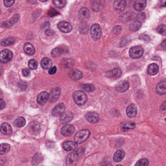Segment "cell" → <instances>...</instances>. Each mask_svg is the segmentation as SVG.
I'll return each instance as SVG.
<instances>
[{
  "instance_id": "obj_1",
  "label": "cell",
  "mask_w": 166,
  "mask_h": 166,
  "mask_svg": "<svg viewBox=\"0 0 166 166\" xmlns=\"http://www.w3.org/2000/svg\"><path fill=\"white\" fill-rule=\"evenodd\" d=\"M73 98L75 103L79 106L85 105L87 101V95L81 91H77L74 92Z\"/></svg>"
},
{
  "instance_id": "obj_2",
  "label": "cell",
  "mask_w": 166,
  "mask_h": 166,
  "mask_svg": "<svg viewBox=\"0 0 166 166\" xmlns=\"http://www.w3.org/2000/svg\"><path fill=\"white\" fill-rule=\"evenodd\" d=\"M91 133L89 130L84 129L80 130L75 136V142L77 144H81L86 141L90 137Z\"/></svg>"
},
{
  "instance_id": "obj_3",
  "label": "cell",
  "mask_w": 166,
  "mask_h": 166,
  "mask_svg": "<svg viewBox=\"0 0 166 166\" xmlns=\"http://www.w3.org/2000/svg\"><path fill=\"white\" fill-rule=\"evenodd\" d=\"M91 35L94 41H97L101 37L102 35L101 28L98 23H95L91 28Z\"/></svg>"
},
{
  "instance_id": "obj_4",
  "label": "cell",
  "mask_w": 166,
  "mask_h": 166,
  "mask_svg": "<svg viewBox=\"0 0 166 166\" xmlns=\"http://www.w3.org/2000/svg\"><path fill=\"white\" fill-rule=\"evenodd\" d=\"M144 50L141 47L136 46L132 47L129 51V55L132 59H138L143 55Z\"/></svg>"
},
{
  "instance_id": "obj_5",
  "label": "cell",
  "mask_w": 166,
  "mask_h": 166,
  "mask_svg": "<svg viewBox=\"0 0 166 166\" xmlns=\"http://www.w3.org/2000/svg\"><path fill=\"white\" fill-rule=\"evenodd\" d=\"M80 154L78 152H72L69 155H68L66 158V166H75L78 161V157Z\"/></svg>"
},
{
  "instance_id": "obj_6",
  "label": "cell",
  "mask_w": 166,
  "mask_h": 166,
  "mask_svg": "<svg viewBox=\"0 0 166 166\" xmlns=\"http://www.w3.org/2000/svg\"><path fill=\"white\" fill-rule=\"evenodd\" d=\"M13 57V53L9 49H4L1 52L0 60L2 63H7Z\"/></svg>"
},
{
  "instance_id": "obj_7",
  "label": "cell",
  "mask_w": 166,
  "mask_h": 166,
  "mask_svg": "<svg viewBox=\"0 0 166 166\" xmlns=\"http://www.w3.org/2000/svg\"><path fill=\"white\" fill-rule=\"evenodd\" d=\"M73 117L74 114L73 113L70 111L65 112L60 115L59 121L60 123L62 124H66L73 120Z\"/></svg>"
},
{
  "instance_id": "obj_8",
  "label": "cell",
  "mask_w": 166,
  "mask_h": 166,
  "mask_svg": "<svg viewBox=\"0 0 166 166\" xmlns=\"http://www.w3.org/2000/svg\"><path fill=\"white\" fill-rule=\"evenodd\" d=\"M58 27L60 31L65 33H69L73 29L71 25L65 21H62L58 23Z\"/></svg>"
},
{
  "instance_id": "obj_9",
  "label": "cell",
  "mask_w": 166,
  "mask_h": 166,
  "mask_svg": "<svg viewBox=\"0 0 166 166\" xmlns=\"http://www.w3.org/2000/svg\"><path fill=\"white\" fill-rule=\"evenodd\" d=\"M49 94L46 92H42L40 93L38 96L37 99L38 104L41 105H43L45 104L49 99Z\"/></svg>"
},
{
  "instance_id": "obj_10",
  "label": "cell",
  "mask_w": 166,
  "mask_h": 166,
  "mask_svg": "<svg viewBox=\"0 0 166 166\" xmlns=\"http://www.w3.org/2000/svg\"><path fill=\"white\" fill-rule=\"evenodd\" d=\"M65 105L63 103H59L52 110V114L53 116L58 117L62 115L65 112Z\"/></svg>"
},
{
  "instance_id": "obj_11",
  "label": "cell",
  "mask_w": 166,
  "mask_h": 166,
  "mask_svg": "<svg viewBox=\"0 0 166 166\" xmlns=\"http://www.w3.org/2000/svg\"><path fill=\"white\" fill-rule=\"evenodd\" d=\"M85 117L88 121L92 123H96L99 120V115L96 112H93L87 113L85 115Z\"/></svg>"
},
{
  "instance_id": "obj_12",
  "label": "cell",
  "mask_w": 166,
  "mask_h": 166,
  "mask_svg": "<svg viewBox=\"0 0 166 166\" xmlns=\"http://www.w3.org/2000/svg\"><path fill=\"white\" fill-rule=\"evenodd\" d=\"M130 87V84L127 80H121L117 84L116 89L119 92H125L128 90Z\"/></svg>"
},
{
  "instance_id": "obj_13",
  "label": "cell",
  "mask_w": 166,
  "mask_h": 166,
  "mask_svg": "<svg viewBox=\"0 0 166 166\" xmlns=\"http://www.w3.org/2000/svg\"><path fill=\"white\" fill-rule=\"evenodd\" d=\"M61 93V90L59 87H57L51 91L50 95L49 96L50 101L51 102H54L58 100L60 96Z\"/></svg>"
},
{
  "instance_id": "obj_14",
  "label": "cell",
  "mask_w": 166,
  "mask_h": 166,
  "mask_svg": "<svg viewBox=\"0 0 166 166\" xmlns=\"http://www.w3.org/2000/svg\"><path fill=\"white\" fill-rule=\"evenodd\" d=\"M90 11L88 8L83 7L78 12V18L81 21H85L88 20L90 17Z\"/></svg>"
},
{
  "instance_id": "obj_15",
  "label": "cell",
  "mask_w": 166,
  "mask_h": 166,
  "mask_svg": "<svg viewBox=\"0 0 166 166\" xmlns=\"http://www.w3.org/2000/svg\"><path fill=\"white\" fill-rule=\"evenodd\" d=\"M113 7L117 11H124L126 7V1L125 0H117L114 1Z\"/></svg>"
},
{
  "instance_id": "obj_16",
  "label": "cell",
  "mask_w": 166,
  "mask_h": 166,
  "mask_svg": "<svg viewBox=\"0 0 166 166\" xmlns=\"http://www.w3.org/2000/svg\"><path fill=\"white\" fill-rule=\"evenodd\" d=\"M75 128L72 125H66L62 129V135L65 136H71L74 133Z\"/></svg>"
},
{
  "instance_id": "obj_17",
  "label": "cell",
  "mask_w": 166,
  "mask_h": 166,
  "mask_svg": "<svg viewBox=\"0 0 166 166\" xmlns=\"http://www.w3.org/2000/svg\"><path fill=\"white\" fill-rule=\"evenodd\" d=\"M69 75L72 79L75 80H80L83 77V73L76 69L71 70L69 73Z\"/></svg>"
},
{
  "instance_id": "obj_18",
  "label": "cell",
  "mask_w": 166,
  "mask_h": 166,
  "mask_svg": "<svg viewBox=\"0 0 166 166\" xmlns=\"http://www.w3.org/2000/svg\"><path fill=\"white\" fill-rule=\"evenodd\" d=\"M147 4V1L146 0H137L136 1L133 7L137 11H142L145 9Z\"/></svg>"
},
{
  "instance_id": "obj_19",
  "label": "cell",
  "mask_w": 166,
  "mask_h": 166,
  "mask_svg": "<svg viewBox=\"0 0 166 166\" xmlns=\"http://www.w3.org/2000/svg\"><path fill=\"white\" fill-rule=\"evenodd\" d=\"M156 92L159 95H165L166 94V81L160 82L156 87Z\"/></svg>"
},
{
  "instance_id": "obj_20",
  "label": "cell",
  "mask_w": 166,
  "mask_h": 166,
  "mask_svg": "<svg viewBox=\"0 0 166 166\" xmlns=\"http://www.w3.org/2000/svg\"><path fill=\"white\" fill-rule=\"evenodd\" d=\"M137 113V107L133 104L128 106L126 109V114L129 117H135Z\"/></svg>"
},
{
  "instance_id": "obj_21",
  "label": "cell",
  "mask_w": 166,
  "mask_h": 166,
  "mask_svg": "<svg viewBox=\"0 0 166 166\" xmlns=\"http://www.w3.org/2000/svg\"><path fill=\"white\" fill-rule=\"evenodd\" d=\"M29 132L33 134H37L40 130V125L38 122L36 121L31 122L29 125Z\"/></svg>"
},
{
  "instance_id": "obj_22",
  "label": "cell",
  "mask_w": 166,
  "mask_h": 166,
  "mask_svg": "<svg viewBox=\"0 0 166 166\" xmlns=\"http://www.w3.org/2000/svg\"><path fill=\"white\" fill-rule=\"evenodd\" d=\"M78 147V144L75 142L69 141L65 142L63 144V148L66 151H72L75 150Z\"/></svg>"
},
{
  "instance_id": "obj_23",
  "label": "cell",
  "mask_w": 166,
  "mask_h": 166,
  "mask_svg": "<svg viewBox=\"0 0 166 166\" xmlns=\"http://www.w3.org/2000/svg\"><path fill=\"white\" fill-rule=\"evenodd\" d=\"M125 152L123 150H119L114 154L113 160L115 162H120L123 160L125 157Z\"/></svg>"
},
{
  "instance_id": "obj_24",
  "label": "cell",
  "mask_w": 166,
  "mask_h": 166,
  "mask_svg": "<svg viewBox=\"0 0 166 166\" xmlns=\"http://www.w3.org/2000/svg\"><path fill=\"white\" fill-rule=\"evenodd\" d=\"M1 132L4 135H9L12 133V130L9 124L4 123L1 126Z\"/></svg>"
},
{
  "instance_id": "obj_25",
  "label": "cell",
  "mask_w": 166,
  "mask_h": 166,
  "mask_svg": "<svg viewBox=\"0 0 166 166\" xmlns=\"http://www.w3.org/2000/svg\"><path fill=\"white\" fill-rule=\"evenodd\" d=\"M147 71L149 75H157L159 71L158 65L155 63L151 64L148 66Z\"/></svg>"
},
{
  "instance_id": "obj_26",
  "label": "cell",
  "mask_w": 166,
  "mask_h": 166,
  "mask_svg": "<svg viewBox=\"0 0 166 166\" xmlns=\"http://www.w3.org/2000/svg\"><path fill=\"white\" fill-rule=\"evenodd\" d=\"M121 74H122V71L119 68L114 69L112 71L107 72L106 73L107 77L109 78H117L118 77H120Z\"/></svg>"
},
{
  "instance_id": "obj_27",
  "label": "cell",
  "mask_w": 166,
  "mask_h": 166,
  "mask_svg": "<svg viewBox=\"0 0 166 166\" xmlns=\"http://www.w3.org/2000/svg\"><path fill=\"white\" fill-rule=\"evenodd\" d=\"M23 49L25 52L28 54V55H33L35 53V49L33 45L29 43H25L23 46Z\"/></svg>"
},
{
  "instance_id": "obj_28",
  "label": "cell",
  "mask_w": 166,
  "mask_h": 166,
  "mask_svg": "<svg viewBox=\"0 0 166 166\" xmlns=\"http://www.w3.org/2000/svg\"><path fill=\"white\" fill-rule=\"evenodd\" d=\"M41 65L43 68L44 69H48L51 67L52 65V62L51 59H49V58H44L41 59Z\"/></svg>"
},
{
  "instance_id": "obj_29",
  "label": "cell",
  "mask_w": 166,
  "mask_h": 166,
  "mask_svg": "<svg viewBox=\"0 0 166 166\" xmlns=\"http://www.w3.org/2000/svg\"><path fill=\"white\" fill-rule=\"evenodd\" d=\"M136 13H126L125 14L122 15L121 20L123 22H128L133 19L136 17Z\"/></svg>"
},
{
  "instance_id": "obj_30",
  "label": "cell",
  "mask_w": 166,
  "mask_h": 166,
  "mask_svg": "<svg viewBox=\"0 0 166 166\" xmlns=\"http://www.w3.org/2000/svg\"><path fill=\"white\" fill-rule=\"evenodd\" d=\"M121 127L123 130H128L129 129H135L136 127V124L132 122H123L121 124Z\"/></svg>"
},
{
  "instance_id": "obj_31",
  "label": "cell",
  "mask_w": 166,
  "mask_h": 166,
  "mask_svg": "<svg viewBox=\"0 0 166 166\" xmlns=\"http://www.w3.org/2000/svg\"><path fill=\"white\" fill-rule=\"evenodd\" d=\"M103 1H94L92 4V8L93 10L95 12H98L101 10L103 7V4H102Z\"/></svg>"
},
{
  "instance_id": "obj_32",
  "label": "cell",
  "mask_w": 166,
  "mask_h": 166,
  "mask_svg": "<svg viewBox=\"0 0 166 166\" xmlns=\"http://www.w3.org/2000/svg\"><path fill=\"white\" fill-rule=\"evenodd\" d=\"M80 87L82 89L88 92H93L95 90V86L91 84H82Z\"/></svg>"
},
{
  "instance_id": "obj_33",
  "label": "cell",
  "mask_w": 166,
  "mask_h": 166,
  "mask_svg": "<svg viewBox=\"0 0 166 166\" xmlns=\"http://www.w3.org/2000/svg\"><path fill=\"white\" fill-rule=\"evenodd\" d=\"M26 124V120L23 117H19L15 120L14 125L17 127H22Z\"/></svg>"
},
{
  "instance_id": "obj_34",
  "label": "cell",
  "mask_w": 166,
  "mask_h": 166,
  "mask_svg": "<svg viewBox=\"0 0 166 166\" xmlns=\"http://www.w3.org/2000/svg\"><path fill=\"white\" fill-rule=\"evenodd\" d=\"M62 65L64 67L71 68L73 67V65H74V61L72 59H64L62 62Z\"/></svg>"
},
{
  "instance_id": "obj_35",
  "label": "cell",
  "mask_w": 166,
  "mask_h": 166,
  "mask_svg": "<svg viewBox=\"0 0 166 166\" xmlns=\"http://www.w3.org/2000/svg\"><path fill=\"white\" fill-rule=\"evenodd\" d=\"M141 26V23L138 21H136L133 22L130 26V29L131 31L133 32L137 31L140 29Z\"/></svg>"
},
{
  "instance_id": "obj_36",
  "label": "cell",
  "mask_w": 166,
  "mask_h": 166,
  "mask_svg": "<svg viewBox=\"0 0 166 166\" xmlns=\"http://www.w3.org/2000/svg\"><path fill=\"white\" fill-rule=\"evenodd\" d=\"M64 50L62 49V48H59V47H56L54 48L51 52V55L53 58H58L63 53Z\"/></svg>"
},
{
  "instance_id": "obj_37",
  "label": "cell",
  "mask_w": 166,
  "mask_h": 166,
  "mask_svg": "<svg viewBox=\"0 0 166 166\" xmlns=\"http://www.w3.org/2000/svg\"><path fill=\"white\" fill-rule=\"evenodd\" d=\"M10 150V146L7 143H3L1 145V151L0 154L1 155L7 154L9 152Z\"/></svg>"
},
{
  "instance_id": "obj_38",
  "label": "cell",
  "mask_w": 166,
  "mask_h": 166,
  "mask_svg": "<svg viewBox=\"0 0 166 166\" xmlns=\"http://www.w3.org/2000/svg\"><path fill=\"white\" fill-rule=\"evenodd\" d=\"M15 42V40L13 38H8L1 41V45L3 46H8L13 44Z\"/></svg>"
},
{
  "instance_id": "obj_39",
  "label": "cell",
  "mask_w": 166,
  "mask_h": 166,
  "mask_svg": "<svg viewBox=\"0 0 166 166\" xmlns=\"http://www.w3.org/2000/svg\"><path fill=\"white\" fill-rule=\"evenodd\" d=\"M53 2L55 7L59 8H63L66 4V1L65 0H55Z\"/></svg>"
},
{
  "instance_id": "obj_40",
  "label": "cell",
  "mask_w": 166,
  "mask_h": 166,
  "mask_svg": "<svg viewBox=\"0 0 166 166\" xmlns=\"http://www.w3.org/2000/svg\"><path fill=\"white\" fill-rule=\"evenodd\" d=\"M149 164V160L147 158H142L138 161L135 166H148Z\"/></svg>"
},
{
  "instance_id": "obj_41",
  "label": "cell",
  "mask_w": 166,
  "mask_h": 166,
  "mask_svg": "<svg viewBox=\"0 0 166 166\" xmlns=\"http://www.w3.org/2000/svg\"><path fill=\"white\" fill-rule=\"evenodd\" d=\"M28 67L31 70H35L38 67V63L34 59H30L28 62Z\"/></svg>"
},
{
  "instance_id": "obj_42",
  "label": "cell",
  "mask_w": 166,
  "mask_h": 166,
  "mask_svg": "<svg viewBox=\"0 0 166 166\" xmlns=\"http://www.w3.org/2000/svg\"><path fill=\"white\" fill-rule=\"evenodd\" d=\"M157 31L160 34L166 36V26L164 25H160L157 28Z\"/></svg>"
},
{
  "instance_id": "obj_43",
  "label": "cell",
  "mask_w": 166,
  "mask_h": 166,
  "mask_svg": "<svg viewBox=\"0 0 166 166\" xmlns=\"http://www.w3.org/2000/svg\"><path fill=\"white\" fill-rule=\"evenodd\" d=\"M88 29H89V28H88V26L86 24L81 25L80 26V28H79L80 32L83 33V34H85V33H87Z\"/></svg>"
},
{
  "instance_id": "obj_44",
  "label": "cell",
  "mask_w": 166,
  "mask_h": 166,
  "mask_svg": "<svg viewBox=\"0 0 166 166\" xmlns=\"http://www.w3.org/2000/svg\"><path fill=\"white\" fill-rule=\"evenodd\" d=\"M41 156L40 154H36V155H34L32 160V162L34 164H38L41 160Z\"/></svg>"
},
{
  "instance_id": "obj_45",
  "label": "cell",
  "mask_w": 166,
  "mask_h": 166,
  "mask_svg": "<svg viewBox=\"0 0 166 166\" xmlns=\"http://www.w3.org/2000/svg\"><path fill=\"white\" fill-rule=\"evenodd\" d=\"M20 19V16L18 14H16L13 16L12 18H11L10 22H11L12 25H14L15 23H16Z\"/></svg>"
},
{
  "instance_id": "obj_46",
  "label": "cell",
  "mask_w": 166,
  "mask_h": 166,
  "mask_svg": "<svg viewBox=\"0 0 166 166\" xmlns=\"http://www.w3.org/2000/svg\"><path fill=\"white\" fill-rule=\"evenodd\" d=\"M15 1L12 0V1H7V0H4V4L6 7H10L14 4Z\"/></svg>"
},
{
  "instance_id": "obj_47",
  "label": "cell",
  "mask_w": 166,
  "mask_h": 166,
  "mask_svg": "<svg viewBox=\"0 0 166 166\" xmlns=\"http://www.w3.org/2000/svg\"><path fill=\"white\" fill-rule=\"evenodd\" d=\"M121 30H122V28H121L120 26L117 25V26H115V27L114 28V29H113V32H114V34H115V35H118L120 33L121 31Z\"/></svg>"
},
{
  "instance_id": "obj_48",
  "label": "cell",
  "mask_w": 166,
  "mask_h": 166,
  "mask_svg": "<svg viewBox=\"0 0 166 166\" xmlns=\"http://www.w3.org/2000/svg\"><path fill=\"white\" fill-rule=\"evenodd\" d=\"M12 25L11 24V22L9 21H5L4 22H2L1 23V27L4 28H9L10 26H12Z\"/></svg>"
},
{
  "instance_id": "obj_49",
  "label": "cell",
  "mask_w": 166,
  "mask_h": 166,
  "mask_svg": "<svg viewBox=\"0 0 166 166\" xmlns=\"http://www.w3.org/2000/svg\"><path fill=\"white\" fill-rule=\"evenodd\" d=\"M59 14L58 12V11H57L56 10L54 9L53 8H51L50 11L48 12V15H49L50 16H54L55 15H58Z\"/></svg>"
},
{
  "instance_id": "obj_50",
  "label": "cell",
  "mask_w": 166,
  "mask_h": 166,
  "mask_svg": "<svg viewBox=\"0 0 166 166\" xmlns=\"http://www.w3.org/2000/svg\"><path fill=\"white\" fill-rule=\"evenodd\" d=\"M18 86H19V87L22 90H25L26 89V87H27V85H26V83L23 82V81L20 82L19 83V84H18Z\"/></svg>"
},
{
  "instance_id": "obj_51",
  "label": "cell",
  "mask_w": 166,
  "mask_h": 166,
  "mask_svg": "<svg viewBox=\"0 0 166 166\" xmlns=\"http://www.w3.org/2000/svg\"><path fill=\"white\" fill-rule=\"evenodd\" d=\"M22 73L25 77H29L30 75V70L27 68L23 69L22 71Z\"/></svg>"
},
{
  "instance_id": "obj_52",
  "label": "cell",
  "mask_w": 166,
  "mask_h": 166,
  "mask_svg": "<svg viewBox=\"0 0 166 166\" xmlns=\"http://www.w3.org/2000/svg\"><path fill=\"white\" fill-rule=\"evenodd\" d=\"M139 38L141 40H144V41H146V42H149V41H150V38L147 35H141L139 37Z\"/></svg>"
},
{
  "instance_id": "obj_53",
  "label": "cell",
  "mask_w": 166,
  "mask_h": 166,
  "mask_svg": "<svg viewBox=\"0 0 166 166\" xmlns=\"http://www.w3.org/2000/svg\"><path fill=\"white\" fill-rule=\"evenodd\" d=\"M160 110L161 112H166V100L164 101L161 105L160 107Z\"/></svg>"
},
{
  "instance_id": "obj_54",
  "label": "cell",
  "mask_w": 166,
  "mask_h": 166,
  "mask_svg": "<svg viewBox=\"0 0 166 166\" xmlns=\"http://www.w3.org/2000/svg\"><path fill=\"white\" fill-rule=\"evenodd\" d=\"M57 69L56 67L54 66L53 67L50 69V70L48 71V73L50 75L55 74V73L57 72Z\"/></svg>"
},
{
  "instance_id": "obj_55",
  "label": "cell",
  "mask_w": 166,
  "mask_h": 166,
  "mask_svg": "<svg viewBox=\"0 0 166 166\" xmlns=\"http://www.w3.org/2000/svg\"><path fill=\"white\" fill-rule=\"evenodd\" d=\"M45 34L47 36H52L54 34L53 30H52V29H47L46 31H45Z\"/></svg>"
},
{
  "instance_id": "obj_56",
  "label": "cell",
  "mask_w": 166,
  "mask_h": 166,
  "mask_svg": "<svg viewBox=\"0 0 166 166\" xmlns=\"http://www.w3.org/2000/svg\"><path fill=\"white\" fill-rule=\"evenodd\" d=\"M6 105V103L4 102V100H3V99H1V109L2 110L4 108Z\"/></svg>"
},
{
  "instance_id": "obj_57",
  "label": "cell",
  "mask_w": 166,
  "mask_h": 166,
  "mask_svg": "<svg viewBox=\"0 0 166 166\" xmlns=\"http://www.w3.org/2000/svg\"><path fill=\"white\" fill-rule=\"evenodd\" d=\"M100 166H110V164L108 161H104Z\"/></svg>"
},
{
  "instance_id": "obj_58",
  "label": "cell",
  "mask_w": 166,
  "mask_h": 166,
  "mask_svg": "<svg viewBox=\"0 0 166 166\" xmlns=\"http://www.w3.org/2000/svg\"><path fill=\"white\" fill-rule=\"evenodd\" d=\"M161 45L164 47H166V40H164L163 41H162Z\"/></svg>"
},
{
  "instance_id": "obj_59",
  "label": "cell",
  "mask_w": 166,
  "mask_h": 166,
  "mask_svg": "<svg viewBox=\"0 0 166 166\" xmlns=\"http://www.w3.org/2000/svg\"><path fill=\"white\" fill-rule=\"evenodd\" d=\"M163 6V7H166V1H165V3H164Z\"/></svg>"
},
{
  "instance_id": "obj_60",
  "label": "cell",
  "mask_w": 166,
  "mask_h": 166,
  "mask_svg": "<svg viewBox=\"0 0 166 166\" xmlns=\"http://www.w3.org/2000/svg\"><path fill=\"white\" fill-rule=\"evenodd\" d=\"M123 166V165H120V164H118V165H117V166Z\"/></svg>"
},
{
  "instance_id": "obj_61",
  "label": "cell",
  "mask_w": 166,
  "mask_h": 166,
  "mask_svg": "<svg viewBox=\"0 0 166 166\" xmlns=\"http://www.w3.org/2000/svg\"><path fill=\"white\" fill-rule=\"evenodd\" d=\"M41 2H45V1H40Z\"/></svg>"
},
{
  "instance_id": "obj_62",
  "label": "cell",
  "mask_w": 166,
  "mask_h": 166,
  "mask_svg": "<svg viewBox=\"0 0 166 166\" xmlns=\"http://www.w3.org/2000/svg\"><path fill=\"white\" fill-rule=\"evenodd\" d=\"M165 121H166V118H165Z\"/></svg>"
}]
</instances>
